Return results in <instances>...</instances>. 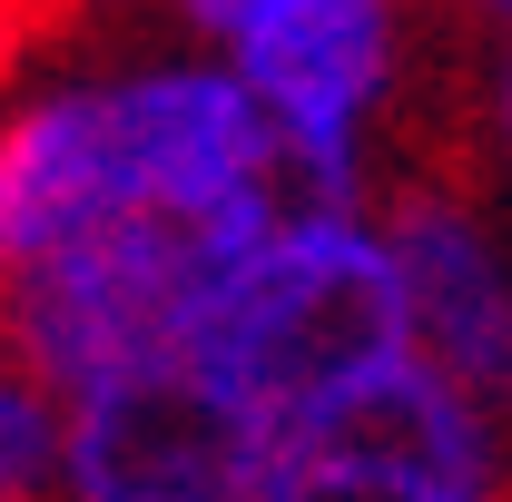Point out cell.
Returning <instances> with one entry per match:
<instances>
[{
    "label": "cell",
    "mask_w": 512,
    "mask_h": 502,
    "mask_svg": "<svg viewBox=\"0 0 512 502\" xmlns=\"http://www.w3.org/2000/svg\"><path fill=\"white\" fill-rule=\"evenodd\" d=\"M286 207L306 197L207 50L89 69L0 119V286L99 227H188L247 247Z\"/></svg>",
    "instance_id": "cell-1"
},
{
    "label": "cell",
    "mask_w": 512,
    "mask_h": 502,
    "mask_svg": "<svg viewBox=\"0 0 512 502\" xmlns=\"http://www.w3.org/2000/svg\"><path fill=\"white\" fill-rule=\"evenodd\" d=\"M404 355V286L375 207H286L197 296L178 365L247 434L306 414L316 394Z\"/></svg>",
    "instance_id": "cell-2"
},
{
    "label": "cell",
    "mask_w": 512,
    "mask_h": 502,
    "mask_svg": "<svg viewBox=\"0 0 512 502\" xmlns=\"http://www.w3.org/2000/svg\"><path fill=\"white\" fill-rule=\"evenodd\" d=\"M207 60L247 89L306 207H365V168L414 69V0H247Z\"/></svg>",
    "instance_id": "cell-3"
},
{
    "label": "cell",
    "mask_w": 512,
    "mask_h": 502,
    "mask_svg": "<svg viewBox=\"0 0 512 502\" xmlns=\"http://www.w3.org/2000/svg\"><path fill=\"white\" fill-rule=\"evenodd\" d=\"M247 502H512V424L394 355L266 424Z\"/></svg>",
    "instance_id": "cell-4"
},
{
    "label": "cell",
    "mask_w": 512,
    "mask_h": 502,
    "mask_svg": "<svg viewBox=\"0 0 512 502\" xmlns=\"http://www.w3.org/2000/svg\"><path fill=\"white\" fill-rule=\"evenodd\" d=\"M404 286V355L512 424V237L473 188H404L375 217Z\"/></svg>",
    "instance_id": "cell-5"
},
{
    "label": "cell",
    "mask_w": 512,
    "mask_h": 502,
    "mask_svg": "<svg viewBox=\"0 0 512 502\" xmlns=\"http://www.w3.org/2000/svg\"><path fill=\"white\" fill-rule=\"evenodd\" d=\"M256 434L197 394L188 365H148L99 394H69L60 502H247Z\"/></svg>",
    "instance_id": "cell-6"
},
{
    "label": "cell",
    "mask_w": 512,
    "mask_h": 502,
    "mask_svg": "<svg viewBox=\"0 0 512 502\" xmlns=\"http://www.w3.org/2000/svg\"><path fill=\"white\" fill-rule=\"evenodd\" d=\"M69 473V404L0 345V502H60Z\"/></svg>",
    "instance_id": "cell-7"
},
{
    "label": "cell",
    "mask_w": 512,
    "mask_h": 502,
    "mask_svg": "<svg viewBox=\"0 0 512 502\" xmlns=\"http://www.w3.org/2000/svg\"><path fill=\"white\" fill-rule=\"evenodd\" d=\"M493 138H503V158H512V30H503V60H493Z\"/></svg>",
    "instance_id": "cell-8"
},
{
    "label": "cell",
    "mask_w": 512,
    "mask_h": 502,
    "mask_svg": "<svg viewBox=\"0 0 512 502\" xmlns=\"http://www.w3.org/2000/svg\"><path fill=\"white\" fill-rule=\"evenodd\" d=\"M0 20H10V0H0Z\"/></svg>",
    "instance_id": "cell-9"
}]
</instances>
